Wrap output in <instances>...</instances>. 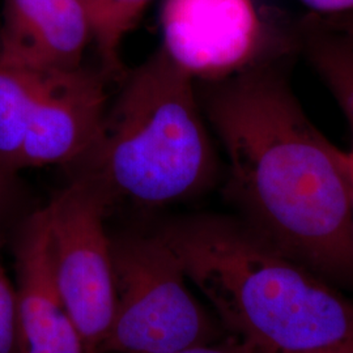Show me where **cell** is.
Here are the masks:
<instances>
[{
	"mask_svg": "<svg viewBox=\"0 0 353 353\" xmlns=\"http://www.w3.org/2000/svg\"><path fill=\"white\" fill-rule=\"evenodd\" d=\"M157 234L228 335L275 352L353 341V301L237 214H183Z\"/></svg>",
	"mask_w": 353,
	"mask_h": 353,
	"instance_id": "2",
	"label": "cell"
},
{
	"mask_svg": "<svg viewBox=\"0 0 353 353\" xmlns=\"http://www.w3.org/2000/svg\"><path fill=\"white\" fill-rule=\"evenodd\" d=\"M99 137L68 168L112 210L126 202L157 208L214 188L221 159L195 80L161 48L123 77Z\"/></svg>",
	"mask_w": 353,
	"mask_h": 353,
	"instance_id": "3",
	"label": "cell"
},
{
	"mask_svg": "<svg viewBox=\"0 0 353 353\" xmlns=\"http://www.w3.org/2000/svg\"><path fill=\"white\" fill-rule=\"evenodd\" d=\"M319 17L326 26L353 34V11L341 13V14H332V16H319Z\"/></svg>",
	"mask_w": 353,
	"mask_h": 353,
	"instance_id": "17",
	"label": "cell"
},
{
	"mask_svg": "<svg viewBox=\"0 0 353 353\" xmlns=\"http://www.w3.org/2000/svg\"><path fill=\"white\" fill-rule=\"evenodd\" d=\"M45 210L57 285L85 353H99L115 307L112 236L105 227L110 208L87 182L71 179Z\"/></svg>",
	"mask_w": 353,
	"mask_h": 353,
	"instance_id": "5",
	"label": "cell"
},
{
	"mask_svg": "<svg viewBox=\"0 0 353 353\" xmlns=\"http://www.w3.org/2000/svg\"><path fill=\"white\" fill-rule=\"evenodd\" d=\"M42 74L0 57V169L11 176L20 170V157Z\"/></svg>",
	"mask_w": 353,
	"mask_h": 353,
	"instance_id": "11",
	"label": "cell"
},
{
	"mask_svg": "<svg viewBox=\"0 0 353 353\" xmlns=\"http://www.w3.org/2000/svg\"><path fill=\"white\" fill-rule=\"evenodd\" d=\"M281 353H353V341L348 339V341H331V343H325V344H319V345L303 348V350Z\"/></svg>",
	"mask_w": 353,
	"mask_h": 353,
	"instance_id": "16",
	"label": "cell"
},
{
	"mask_svg": "<svg viewBox=\"0 0 353 353\" xmlns=\"http://www.w3.org/2000/svg\"><path fill=\"white\" fill-rule=\"evenodd\" d=\"M112 254L115 307L99 353H169L223 339L156 230L112 236Z\"/></svg>",
	"mask_w": 353,
	"mask_h": 353,
	"instance_id": "4",
	"label": "cell"
},
{
	"mask_svg": "<svg viewBox=\"0 0 353 353\" xmlns=\"http://www.w3.org/2000/svg\"><path fill=\"white\" fill-rule=\"evenodd\" d=\"M103 72L83 64L42 74L20 157V170L71 168L97 139L109 106Z\"/></svg>",
	"mask_w": 353,
	"mask_h": 353,
	"instance_id": "7",
	"label": "cell"
},
{
	"mask_svg": "<svg viewBox=\"0 0 353 353\" xmlns=\"http://www.w3.org/2000/svg\"><path fill=\"white\" fill-rule=\"evenodd\" d=\"M309 12L319 16H332L352 12L353 0H299Z\"/></svg>",
	"mask_w": 353,
	"mask_h": 353,
	"instance_id": "15",
	"label": "cell"
},
{
	"mask_svg": "<svg viewBox=\"0 0 353 353\" xmlns=\"http://www.w3.org/2000/svg\"><path fill=\"white\" fill-rule=\"evenodd\" d=\"M93 42L81 0H4L0 57L37 74L76 68Z\"/></svg>",
	"mask_w": 353,
	"mask_h": 353,
	"instance_id": "9",
	"label": "cell"
},
{
	"mask_svg": "<svg viewBox=\"0 0 353 353\" xmlns=\"http://www.w3.org/2000/svg\"><path fill=\"white\" fill-rule=\"evenodd\" d=\"M92 24L101 71L106 77L125 76L121 49L152 0H81Z\"/></svg>",
	"mask_w": 353,
	"mask_h": 353,
	"instance_id": "12",
	"label": "cell"
},
{
	"mask_svg": "<svg viewBox=\"0 0 353 353\" xmlns=\"http://www.w3.org/2000/svg\"><path fill=\"white\" fill-rule=\"evenodd\" d=\"M163 49L195 81L246 68L293 38L275 28L254 0H165Z\"/></svg>",
	"mask_w": 353,
	"mask_h": 353,
	"instance_id": "6",
	"label": "cell"
},
{
	"mask_svg": "<svg viewBox=\"0 0 353 353\" xmlns=\"http://www.w3.org/2000/svg\"><path fill=\"white\" fill-rule=\"evenodd\" d=\"M299 54L339 105L353 135V34L326 26L314 13L294 24Z\"/></svg>",
	"mask_w": 353,
	"mask_h": 353,
	"instance_id": "10",
	"label": "cell"
},
{
	"mask_svg": "<svg viewBox=\"0 0 353 353\" xmlns=\"http://www.w3.org/2000/svg\"><path fill=\"white\" fill-rule=\"evenodd\" d=\"M297 41L232 75L195 81L225 156L223 194L243 221L331 285L353 290V173L305 113L290 72Z\"/></svg>",
	"mask_w": 353,
	"mask_h": 353,
	"instance_id": "1",
	"label": "cell"
},
{
	"mask_svg": "<svg viewBox=\"0 0 353 353\" xmlns=\"http://www.w3.org/2000/svg\"><path fill=\"white\" fill-rule=\"evenodd\" d=\"M0 353H17L16 288L0 265Z\"/></svg>",
	"mask_w": 353,
	"mask_h": 353,
	"instance_id": "13",
	"label": "cell"
},
{
	"mask_svg": "<svg viewBox=\"0 0 353 353\" xmlns=\"http://www.w3.org/2000/svg\"><path fill=\"white\" fill-rule=\"evenodd\" d=\"M169 353H278L254 341L228 335L220 341L191 345Z\"/></svg>",
	"mask_w": 353,
	"mask_h": 353,
	"instance_id": "14",
	"label": "cell"
},
{
	"mask_svg": "<svg viewBox=\"0 0 353 353\" xmlns=\"http://www.w3.org/2000/svg\"><path fill=\"white\" fill-rule=\"evenodd\" d=\"M14 249L17 353H85L52 274L45 207L26 217Z\"/></svg>",
	"mask_w": 353,
	"mask_h": 353,
	"instance_id": "8",
	"label": "cell"
},
{
	"mask_svg": "<svg viewBox=\"0 0 353 353\" xmlns=\"http://www.w3.org/2000/svg\"><path fill=\"white\" fill-rule=\"evenodd\" d=\"M13 176L0 169V214L7 208L12 192Z\"/></svg>",
	"mask_w": 353,
	"mask_h": 353,
	"instance_id": "18",
	"label": "cell"
}]
</instances>
